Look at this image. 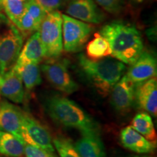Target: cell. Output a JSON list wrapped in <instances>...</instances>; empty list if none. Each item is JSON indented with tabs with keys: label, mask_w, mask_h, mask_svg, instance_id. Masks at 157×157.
<instances>
[{
	"label": "cell",
	"mask_w": 157,
	"mask_h": 157,
	"mask_svg": "<svg viewBox=\"0 0 157 157\" xmlns=\"http://www.w3.org/2000/svg\"><path fill=\"white\" fill-rule=\"evenodd\" d=\"M99 34L109 42L111 56L124 64L132 65L143 51L140 31L130 23L113 21L103 25Z\"/></svg>",
	"instance_id": "1"
},
{
	"label": "cell",
	"mask_w": 157,
	"mask_h": 157,
	"mask_svg": "<svg viewBox=\"0 0 157 157\" xmlns=\"http://www.w3.org/2000/svg\"><path fill=\"white\" fill-rule=\"evenodd\" d=\"M48 114L55 121L66 127L80 131L82 135L100 134L97 121L77 103L60 95H52L46 103Z\"/></svg>",
	"instance_id": "2"
},
{
	"label": "cell",
	"mask_w": 157,
	"mask_h": 157,
	"mask_svg": "<svg viewBox=\"0 0 157 157\" xmlns=\"http://www.w3.org/2000/svg\"><path fill=\"white\" fill-rule=\"evenodd\" d=\"M78 62L85 75L101 94L111 92L126 69L124 63L115 58H103L93 60L83 54L78 56Z\"/></svg>",
	"instance_id": "3"
},
{
	"label": "cell",
	"mask_w": 157,
	"mask_h": 157,
	"mask_svg": "<svg viewBox=\"0 0 157 157\" xmlns=\"http://www.w3.org/2000/svg\"><path fill=\"white\" fill-rule=\"evenodd\" d=\"M23 36L8 17L0 13V74L15 66L23 47Z\"/></svg>",
	"instance_id": "4"
},
{
	"label": "cell",
	"mask_w": 157,
	"mask_h": 157,
	"mask_svg": "<svg viewBox=\"0 0 157 157\" xmlns=\"http://www.w3.org/2000/svg\"><path fill=\"white\" fill-rule=\"evenodd\" d=\"M44 58H58L63 50L62 14L59 11L47 13L38 29Z\"/></svg>",
	"instance_id": "5"
},
{
	"label": "cell",
	"mask_w": 157,
	"mask_h": 157,
	"mask_svg": "<svg viewBox=\"0 0 157 157\" xmlns=\"http://www.w3.org/2000/svg\"><path fill=\"white\" fill-rule=\"evenodd\" d=\"M94 27L66 14H62L63 48L67 52L82 50L87 42Z\"/></svg>",
	"instance_id": "6"
},
{
	"label": "cell",
	"mask_w": 157,
	"mask_h": 157,
	"mask_svg": "<svg viewBox=\"0 0 157 157\" xmlns=\"http://www.w3.org/2000/svg\"><path fill=\"white\" fill-rule=\"evenodd\" d=\"M41 69L48 81L59 91L72 94L78 90V85L69 73L66 60H49L42 64Z\"/></svg>",
	"instance_id": "7"
},
{
	"label": "cell",
	"mask_w": 157,
	"mask_h": 157,
	"mask_svg": "<svg viewBox=\"0 0 157 157\" xmlns=\"http://www.w3.org/2000/svg\"><path fill=\"white\" fill-rule=\"evenodd\" d=\"M22 137L25 144L37 147L55 156V149L50 132L32 116L24 111Z\"/></svg>",
	"instance_id": "8"
},
{
	"label": "cell",
	"mask_w": 157,
	"mask_h": 157,
	"mask_svg": "<svg viewBox=\"0 0 157 157\" xmlns=\"http://www.w3.org/2000/svg\"><path fill=\"white\" fill-rule=\"evenodd\" d=\"M66 13L74 18L93 24H99L105 18L94 0H67Z\"/></svg>",
	"instance_id": "9"
},
{
	"label": "cell",
	"mask_w": 157,
	"mask_h": 157,
	"mask_svg": "<svg viewBox=\"0 0 157 157\" xmlns=\"http://www.w3.org/2000/svg\"><path fill=\"white\" fill-rule=\"evenodd\" d=\"M23 117V110L0 97V129L11 133L24 143L22 137Z\"/></svg>",
	"instance_id": "10"
},
{
	"label": "cell",
	"mask_w": 157,
	"mask_h": 157,
	"mask_svg": "<svg viewBox=\"0 0 157 157\" xmlns=\"http://www.w3.org/2000/svg\"><path fill=\"white\" fill-rule=\"evenodd\" d=\"M135 103L140 109L144 110L150 115L156 117L157 81L156 77L135 84Z\"/></svg>",
	"instance_id": "11"
},
{
	"label": "cell",
	"mask_w": 157,
	"mask_h": 157,
	"mask_svg": "<svg viewBox=\"0 0 157 157\" xmlns=\"http://www.w3.org/2000/svg\"><path fill=\"white\" fill-rule=\"evenodd\" d=\"M130 66L126 76L135 84L156 76V59L148 51H143L138 58Z\"/></svg>",
	"instance_id": "12"
},
{
	"label": "cell",
	"mask_w": 157,
	"mask_h": 157,
	"mask_svg": "<svg viewBox=\"0 0 157 157\" xmlns=\"http://www.w3.org/2000/svg\"><path fill=\"white\" fill-rule=\"evenodd\" d=\"M135 83L126 75L118 81L112 87L111 103L117 111H129L135 103Z\"/></svg>",
	"instance_id": "13"
},
{
	"label": "cell",
	"mask_w": 157,
	"mask_h": 157,
	"mask_svg": "<svg viewBox=\"0 0 157 157\" xmlns=\"http://www.w3.org/2000/svg\"><path fill=\"white\" fill-rule=\"evenodd\" d=\"M24 88L21 76L14 68L0 74V95L15 103H23Z\"/></svg>",
	"instance_id": "14"
},
{
	"label": "cell",
	"mask_w": 157,
	"mask_h": 157,
	"mask_svg": "<svg viewBox=\"0 0 157 157\" xmlns=\"http://www.w3.org/2000/svg\"><path fill=\"white\" fill-rule=\"evenodd\" d=\"M120 140L125 148L137 154H149L156 148V143L147 140L131 126H127L121 129Z\"/></svg>",
	"instance_id": "15"
},
{
	"label": "cell",
	"mask_w": 157,
	"mask_h": 157,
	"mask_svg": "<svg viewBox=\"0 0 157 157\" xmlns=\"http://www.w3.org/2000/svg\"><path fill=\"white\" fill-rule=\"evenodd\" d=\"M44 58V50L41 42L40 36L37 31L32 34L22 47L15 64V67H20L26 63H36L42 61Z\"/></svg>",
	"instance_id": "16"
},
{
	"label": "cell",
	"mask_w": 157,
	"mask_h": 157,
	"mask_svg": "<svg viewBox=\"0 0 157 157\" xmlns=\"http://www.w3.org/2000/svg\"><path fill=\"white\" fill-rule=\"evenodd\" d=\"M80 157H105V148L100 134L82 135L74 145Z\"/></svg>",
	"instance_id": "17"
},
{
	"label": "cell",
	"mask_w": 157,
	"mask_h": 157,
	"mask_svg": "<svg viewBox=\"0 0 157 157\" xmlns=\"http://www.w3.org/2000/svg\"><path fill=\"white\" fill-rule=\"evenodd\" d=\"M25 144L11 133L0 129V154L9 157H21Z\"/></svg>",
	"instance_id": "18"
},
{
	"label": "cell",
	"mask_w": 157,
	"mask_h": 157,
	"mask_svg": "<svg viewBox=\"0 0 157 157\" xmlns=\"http://www.w3.org/2000/svg\"><path fill=\"white\" fill-rule=\"evenodd\" d=\"M131 127L147 140L156 143V132L151 117L148 113L142 112L135 115L131 122Z\"/></svg>",
	"instance_id": "19"
},
{
	"label": "cell",
	"mask_w": 157,
	"mask_h": 157,
	"mask_svg": "<svg viewBox=\"0 0 157 157\" xmlns=\"http://www.w3.org/2000/svg\"><path fill=\"white\" fill-rule=\"evenodd\" d=\"M13 68L18 73L23 84L28 90H33L42 83L39 64L26 63L20 67L13 66Z\"/></svg>",
	"instance_id": "20"
},
{
	"label": "cell",
	"mask_w": 157,
	"mask_h": 157,
	"mask_svg": "<svg viewBox=\"0 0 157 157\" xmlns=\"http://www.w3.org/2000/svg\"><path fill=\"white\" fill-rule=\"evenodd\" d=\"M111 51L106 39L99 33L95 34V37L88 43L87 55L90 59L97 60L111 56Z\"/></svg>",
	"instance_id": "21"
},
{
	"label": "cell",
	"mask_w": 157,
	"mask_h": 157,
	"mask_svg": "<svg viewBox=\"0 0 157 157\" xmlns=\"http://www.w3.org/2000/svg\"><path fill=\"white\" fill-rule=\"evenodd\" d=\"M0 9L15 25L25 12V2L23 0H0Z\"/></svg>",
	"instance_id": "22"
},
{
	"label": "cell",
	"mask_w": 157,
	"mask_h": 157,
	"mask_svg": "<svg viewBox=\"0 0 157 157\" xmlns=\"http://www.w3.org/2000/svg\"><path fill=\"white\" fill-rule=\"evenodd\" d=\"M52 143L60 157H80L72 143L65 137H57Z\"/></svg>",
	"instance_id": "23"
},
{
	"label": "cell",
	"mask_w": 157,
	"mask_h": 157,
	"mask_svg": "<svg viewBox=\"0 0 157 157\" xmlns=\"http://www.w3.org/2000/svg\"><path fill=\"white\" fill-rule=\"evenodd\" d=\"M15 26L21 33L23 38L34 34V32L38 31L39 28V26L36 24L33 17L25 10L21 18L19 19V21H17Z\"/></svg>",
	"instance_id": "24"
},
{
	"label": "cell",
	"mask_w": 157,
	"mask_h": 157,
	"mask_svg": "<svg viewBox=\"0 0 157 157\" xmlns=\"http://www.w3.org/2000/svg\"><path fill=\"white\" fill-rule=\"evenodd\" d=\"M25 10L33 17L39 26L47 15L35 0H26L25 2Z\"/></svg>",
	"instance_id": "25"
},
{
	"label": "cell",
	"mask_w": 157,
	"mask_h": 157,
	"mask_svg": "<svg viewBox=\"0 0 157 157\" xmlns=\"http://www.w3.org/2000/svg\"><path fill=\"white\" fill-rule=\"evenodd\" d=\"M98 5L108 13L118 14L123 10L125 6L124 0H94Z\"/></svg>",
	"instance_id": "26"
},
{
	"label": "cell",
	"mask_w": 157,
	"mask_h": 157,
	"mask_svg": "<svg viewBox=\"0 0 157 157\" xmlns=\"http://www.w3.org/2000/svg\"><path fill=\"white\" fill-rule=\"evenodd\" d=\"M46 13L58 11L66 5L67 0H35Z\"/></svg>",
	"instance_id": "27"
},
{
	"label": "cell",
	"mask_w": 157,
	"mask_h": 157,
	"mask_svg": "<svg viewBox=\"0 0 157 157\" xmlns=\"http://www.w3.org/2000/svg\"><path fill=\"white\" fill-rule=\"evenodd\" d=\"M24 154L26 157H51L42 149L29 144H25Z\"/></svg>",
	"instance_id": "28"
},
{
	"label": "cell",
	"mask_w": 157,
	"mask_h": 157,
	"mask_svg": "<svg viewBox=\"0 0 157 157\" xmlns=\"http://www.w3.org/2000/svg\"><path fill=\"white\" fill-rule=\"evenodd\" d=\"M133 1L136 2H142L143 0H133Z\"/></svg>",
	"instance_id": "29"
},
{
	"label": "cell",
	"mask_w": 157,
	"mask_h": 157,
	"mask_svg": "<svg viewBox=\"0 0 157 157\" xmlns=\"http://www.w3.org/2000/svg\"><path fill=\"white\" fill-rule=\"evenodd\" d=\"M133 157H146V156H133Z\"/></svg>",
	"instance_id": "30"
},
{
	"label": "cell",
	"mask_w": 157,
	"mask_h": 157,
	"mask_svg": "<svg viewBox=\"0 0 157 157\" xmlns=\"http://www.w3.org/2000/svg\"><path fill=\"white\" fill-rule=\"evenodd\" d=\"M0 157H9V156H0Z\"/></svg>",
	"instance_id": "31"
},
{
	"label": "cell",
	"mask_w": 157,
	"mask_h": 157,
	"mask_svg": "<svg viewBox=\"0 0 157 157\" xmlns=\"http://www.w3.org/2000/svg\"><path fill=\"white\" fill-rule=\"evenodd\" d=\"M23 1H24V2H25V1H26V0H23Z\"/></svg>",
	"instance_id": "32"
}]
</instances>
